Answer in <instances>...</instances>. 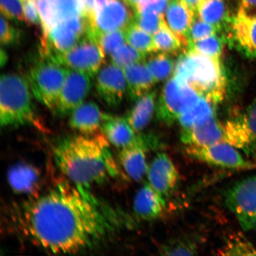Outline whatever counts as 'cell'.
<instances>
[{"mask_svg": "<svg viewBox=\"0 0 256 256\" xmlns=\"http://www.w3.org/2000/svg\"><path fill=\"white\" fill-rule=\"evenodd\" d=\"M94 39L103 50L105 55L111 56L118 48L126 42L124 30H116L88 35Z\"/></svg>", "mask_w": 256, "mask_h": 256, "instance_id": "cell-35", "label": "cell"}, {"mask_svg": "<svg viewBox=\"0 0 256 256\" xmlns=\"http://www.w3.org/2000/svg\"><path fill=\"white\" fill-rule=\"evenodd\" d=\"M226 42V38L224 36H220L216 34L188 44V50L220 58Z\"/></svg>", "mask_w": 256, "mask_h": 256, "instance_id": "cell-30", "label": "cell"}, {"mask_svg": "<svg viewBox=\"0 0 256 256\" xmlns=\"http://www.w3.org/2000/svg\"><path fill=\"white\" fill-rule=\"evenodd\" d=\"M224 142L244 152L256 153V99L244 114L224 124Z\"/></svg>", "mask_w": 256, "mask_h": 256, "instance_id": "cell-11", "label": "cell"}, {"mask_svg": "<svg viewBox=\"0 0 256 256\" xmlns=\"http://www.w3.org/2000/svg\"><path fill=\"white\" fill-rule=\"evenodd\" d=\"M156 51L168 54H177L184 47L180 40L170 28L166 22L153 34Z\"/></svg>", "mask_w": 256, "mask_h": 256, "instance_id": "cell-29", "label": "cell"}, {"mask_svg": "<svg viewBox=\"0 0 256 256\" xmlns=\"http://www.w3.org/2000/svg\"><path fill=\"white\" fill-rule=\"evenodd\" d=\"M130 7L132 8L134 10H136L139 6L142 4L143 3L148 1V0H124Z\"/></svg>", "mask_w": 256, "mask_h": 256, "instance_id": "cell-45", "label": "cell"}, {"mask_svg": "<svg viewBox=\"0 0 256 256\" xmlns=\"http://www.w3.org/2000/svg\"><path fill=\"white\" fill-rule=\"evenodd\" d=\"M146 56L130 44H124L112 54V64L124 69L132 64L144 62Z\"/></svg>", "mask_w": 256, "mask_h": 256, "instance_id": "cell-36", "label": "cell"}, {"mask_svg": "<svg viewBox=\"0 0 256 256\" xmlns=\"http://www.w3.org/2000/svg\"><path fill=\"white\" fill-rule=\"evenodd\" d=\"M123 70L127 82V90L132 99H138L149 92L156 82L144 62L132 64Z\"/></svg>", "mask_w": 256, "mask_h": 256, "instance_id": "cell-24", "label": "cell"}, {"mask_svg": "<svg viewBox=\"0 0 256 256\" xmlns=\"http://www.w3.org/2000/svg\"><path fill=\"white\" fill-rule=\"evenodd\" d=\"M4 16H1V36L0 42L2 46H12L18 43L20 39V33L8 23Z\"/></svg>", "mask_w": 256, "mask_h": 256, "instance_id": "cell-40", "label": "cell"}, {"mask_svg": "<svg viewBox=\"0 0 256 256\" xmlns=\"http://www.w3.org/2000/svg\"><path fill=\"white\" fill-rule=\"evenodd\" d=\"M18 228L34 244L54 254H73L100 242L119 217L87 188L60 184L24 202L14 213Z\"/></svg>", "mask_w": 256, "mask_h": 256, "instance_id": "cell-1", "label": "cell"}, {"mask_svg": "<svg viewBox=\"0 0 256 256\" xmlns=\"http://www.w3.org/2000/svg\"><path fill=\"white\" fill-rule=\"evenodd\" d=\"M22 3L26 23L30 25L40 24V18L36 0H24Z\"/></svg>", "mask_w": 256, "mask_h": 256, "instance_id": "cell-41", "label": "cell"}, {"mask_svg": "<svg viewBox=\"0 0 256 256\" xmlns=\"http://www.w3.org/2000/svg\"><path fill=\"white\" fill-rule=\"evenodd\" d=\"M219 32L220 31L216 26L202 20L196 14L188 33V46L195 42L218 34Z\"/></svg>", "mask_w": 256, "mask_h": 256, "instance_id": "cell-38", "label": "cell"}, {"mask_svg": "<svg viewBox=\"0 0 256 256\" xmlns=\"http://www.w3.org/2000/svg\"><path fill=\"white\" fill-rule=\"evenodd\" d=\"M22 0H1L2 14L9 20L17 22L24 21L23 3Z\"/></svg>", "mask_w": 256, "mask_h": 256, "instance_id": "cell-39", "label": "cell"}, {"mask_svg": "<svg viewBox=\"0 0 256 256\" xmlns=\"http://www.w3.org/2000/svg\"><path fill=\"white\" fill-rule=\"evenodd\" d=\"M23 1H24V0H22V2H23Z\"/></svg>", "mask_w": 256, "mask_h": 256, "instance_id": "cell-47", "label": "cell"}, {"mask_svg": "<svg viewBox=\"0 0 256 256\" xmlns=\"http://www.w3.org/2000/svg\"><path fill=\"white\" fill-rule=\"evenodd\" d=\"M196 243L187 239H177L166 243L160 252L162 255H194L196 254Z\"/></svg>", "mask_w": 256, "mask_h": 256, "instance_id": "cell-37", "label": "cell"}, {"mask_svg": "<svg viewBox=\"0 0 256 256\" xmlns=\"http://www.w3.org/2000/svg\"><path fill=\"white\" fill-rule=\"evenodd\" d=\"M104 114L94 102H86L80 105L70 114L69 123L72 129L80 133L92 135L97 133L100 128Z\"/></svg>", "mask_w": 256, "mask_h": 256, "instance_id": "cell-23", "label": "cell"}, {"mask_svg": "<svg viewBox=\"0 0 256 256\" xmlns=\"http://www.w3.org/2000/svg\"><path fill=\"white\" fill-rule=\"evenodd\" d=\"M91 78L87 74L67 68L65 82L54 112L60 116H65L81 105L91 91Z\"/></svg>", "mask_w": 256, "mask_h": 256, "instance_id": "cell-13", "label": "cell"}, {"mask_svg": "<svg viewBox=\"0 0 256 256\" xmlns=\"http://www.w3.org/2000/svg\"><path fill=\"white\" fill-rule=\"evenodd\" d=\"M220 252L222 255L256 256V248L244 236L236 234L227 238Z\"/></svg>", "mask_w": 256, "mask_h": 256, "instance_id": "cell-34", "label": "cell"}, {"mask_svg": "<svg viewBox=\"0 0 256 256\" xmlns=\"http://www.w3.org/2000/svg\"><path fill=\"white\" fill-rule=\"evenodd\" d=\"M224 133V124L220 123L216 116H214L190 129L184 130L181 140L188 146H209L223 142Z\"/></svg>", "mask_w": 256, "mask_h": 256, "instance_id": "cell-19", "label": "cell"}, {"mask_svg": "<svg viewBox=\"0 0 256 256\" xmlns=\"http://www.w3.org/2000/svg\"><path fill=\"white\" fill-rule=\"evenodd\" d=\"M87 27V20L82 16L58 22L42 40V58L50 60L57 54L71 50L84 36Z\"/></svg>", "mask_w": 256, "mask_h": 256, "instance_id": "cell-8", "label": "cell"}, {"mask_svg": "<svg viewBox=\"0 0 256 256\" xmlns=\"http://www.w3.org/2000/svg\"><path fill=\"white\" fill-rule=\"evenodd\" d=\"M129 5L122 0H108L102 7L86 18V34L94 35L116 30H126L134 21Z\"/></svg>", "mask_w": 256, "mask_h": 256, "instance_id": "cell-10", "label": "cell"}, {"mask_svg": "<svg viewBox=\"0 0 256 256\" xmlns=\"http://www.w3.org/2000/svg\"><path fill=\"white\" fill-rule=\"evenodd\" d=\"M216 105L212 101L200 96L196 104L182 114L178 120L184 130L190 129L202 122L216 116Z\"/></svg>", "mask_w": 256, "mask_h": 256, "instance_id": "cell-27", "label": "cell"}, {"mask_svg": "<svg viewBox=\"0 0 256 256\" xmlns=\"http://www.w3.org/2000/svg\"><path fill=\"white\" fill-rule=\"evenodd\" d=\"M148 183L165 198L174 191L178 184L179 174L172 160L165 153H158L148 166Z\"/></svg>", "mask_w": 256, "mask_h": 256, "instance_id": "cell-17", "label": "cell"}, {"mask_svg": "<svg viewBox=\"0 0 256 256\" xmlns=\"http://www.w3.org/2000/svg\"><path fill=\"white\" fill-rule=\"evenodd\" d=\"M48 1L50 3L55 14L56 24L76 16H84L82 0H48Z\"/></svg>", "mask_w": 256, "mask_h": 256, "instance_id": "cell-33", "label": "cell"}, {"mask_svg": "<svg viewBox=\"0 0 256 256\" xmlns=\"http://www.w3.org/2000/svg\"><path fill=\"white\" fill-rule=\"evenodd\" d=\"M8 62V56L6 54V51L2 48L1 50H0V65L2 67L5 66V64Z\"/></svg>", "mask_w": 256, "mask_h": 256, "instance_id": "cell-46", "label": "cell"}, {"mask_svg": "<svg viewBox=\"0 0 256 256\" xmlns=\"http://www.w3.org/2000/svg\"><path fill=\"white\" fill-rule=\"evenodd\" d=\"M94 0H82L83 14L85 18H88L92 14L94 8Z\"/></svg>", "mask_w": 256, "mask_h": 256, "instance_id": "cell-42", "label": "cell"}, {"mask_svg": "<svg viewBox=\"0 0 256 256\" xmlns=\"http://www.w3.org/2000/svg\"><path fill=\"white\" fill-rule=\"evenodd\" d=\"M230 28L232 39L240 52L256 59V10H245L239 8Z\"/></svg>", "mask_w": 256, "mask_h": 256, "instance_id": "cell-16", "label": "cell"}, {"mask_svg": "<svg viewBox=\"0 0 256 256\" xmlns=\"http://www.w3.org/2000/svg\"><path fill=\"white\" fill-rule=\"evenodd\" d=\"M166 208V201L149 183H145L138 191L134 201L136 215L145 220L161 216Z\"/></svg>", "mask_w": 256, "mask_h": 256, "instance_id": "cell-22", "label": "cell"}, {"mask_svg": "<svg viewBox=\"0 0 256 256\" xmlns=\"http://www.w3.org/2000/svg\"><path fill=\"white\" fill-rule=\"evenodd\" d=\"M186 152L192 158L216 167L233 170L252 167V163L243 158L238 149L225 142L206 146H188Z\"/></svg>", "mask_w": 256, "mask_h": 256, "instance_id": "cell-12", "label": "cell"}, {"mask_svg": "<svg viewBox=\"0 0 256 256\" xmlns=\"http://www.w3.org/2000/svg\"><path fill=\"white\" fill-rule=\"evenodd\" d=\"M108 142L104 133L66 138L54 147V162L74 185L88 190L120 174Z\"/></svg>", "mask_w": 256, "mask_h": 256, "instance_id": "cell-2", "label": "cell"}, {"mask_svg": "<svg viewBox=\"0 0 256 256\" xmlns=\"http://www.w3.org/2000/svg\"><path fill=\"white\" fill-rule=\"evenodd\" d=\"M96 87L99 96L108 106H117L127 90L124 70L113 64L104 66L98 73Z\"/></svg>", "mask_w": 256, "mask_h": 256, "instance_id": "cell-15", "label": "cell"}, {"mask_svg": "<svg viewBox=\"0 0 256 256\" xmlns=\"http://www.w3.org/2000/svg\"><path fill=\"white\" fill-rule=\"evenodd\" d=\"M66 72L65 67L42 58L28 74V81L34 98L53 111L56 110Z\"/></svg>", "mask_w": 256, "mask_h": 256, "instance_id": "cell-5", "label": "cell"}, {"mask_svg": "<svg viewBox=\"0 0 256 256\" xmlns=\"http://www.w3.org/2000/svg\"><path fill=\"white\" fill-rule=\"evenodd\" d=\"M100 129L108 142L121 149L140 142L144 135L138 134L126 118L104 114Z\"/></svg>", "mask_w": 256, "mask_h": 256, "instance_id": "cell-18", "label": "cell"}, {"mask_svg": "<svg viewBox=\"0 0 256 256\" xmlns=\"http://www.w3.org/2000/svg\"><path fill=\"white\" fill-rule=\"evenodd\" d=\"M124 34L126 42L144 55L158 52L152 34L142 30L135 20L128 26Z\"/></svg>", "mask_w": 256, "mask_h": 256, "instance_id": "cell-28", "label": "cell"}, {"mask_svg": "<svg viewBox=\"0 0 256 256\" xmlns=\"http://www.w3.org/2000/svg\"><path fill=\"white\" fill-rule=\"evenodd\" d=\"M104 56L105 54L98 44L85 34L71 50L57 54L50 60L66 68L87 74L92 78L100 71Z\"/></svg>", "mask_w": 256, "mask_h": 256, "instance_id": "cell-9", "label": "cell"}, {"mask_svg": "<svg viewBox=\"0 0 256 256\" xmlns=\"http://www.w3.org/2000/svg\"><path fill=\"white\" fill-rule=\"evenodd\" d=\"M28 81L16 74H4L0 79V124L2 127L40 126L32 104Z\"/></svg>", "mask_w": 256, "mask_h": 256, "instance_id": "cell-4", "label": "cell"}, {"mask_svg": "<svg viewBox=\"0 0 256 256\" xmlns=\"http://www.w3.org/2000/svg\"><path fill=\"white\" fill-rule=\"evenodd\" d=\"M158 146L156 138L144 136L138 142L120 149V162L124 172L129 177L136 182L142 180L147 174L148 166L146 164V152L149 149Z\"/></svg>", "mask_w": 256, "mask_h": 256, "instance_id": "cell-14", "label": "cell"}, {"mask_svg": "<svg viewBox=\"0 0 256 256\" xmlns=\"http://www.w3.org/2000/svg\"><path fill=\"white\" fill-rule=\"evenodd\" d=\"M174 76L216 104L222 101L226 94V78L220 58L188 50L176 62Z\"/></svg>", "mask_w": 256, "mask_h": 256, "instance_id": "cell-3", "label": "cell"}, {"mask_svg": "<svg viewBox=\"0 0 256 256\" xmlns=\"http://www.w3.org/2000/svg\"><path fill=\"white\" fill-rule=\"evenodd\" d=\"M8 180L10 187L16 194L33 195L40 188L39 170L30 163H16L9 168Z\"/></svg>", "mask_w": 256, "mask_h": 256, "instance_id": "cell-20", "label": "cell"}, {"mask_svg": "<svg viewBox=\"0 0 256 256\" xmlns=\"http://www.w3.org/2000/svg\"><path fill=\"white\" fill-rule=\"evenodd\" d=\"M165 14L166 24L184 46H188V33L196 14L182 0H170Z\"/></svg>", "mask_w": 256, "mask_h": 256, "instance_id": "cell-21", "label": "cell"}, {"mask_svg": "<svg viewBox=\"0 0 256 256\" xmlns=\"http://www.w3.org/2000/svg\"><path fill=\"white\" fill-rule=\"evenodd\" d=\"M155 92H149L137 99L126 117L136 132L145 129L151 121L156 104Z\"/></svg>", "mask_w": 256, "mask_h": 256, "instance_id": "cell-26", "label": "cell"}, {"mask_svg": "<svg viewBox=\"0 0 256 256\" xmlns=\"http://www.w3.org/2000/svg\"><path fill=\"white\" fill-rule=\"evenodd\" d=\"M228 209L246 232H256V176L236 182L225 195Z\"/></svg>", "mask_w": 256, "mask_h": 256, "instance_id": "cell-7", "label": "cell"}, {"mask_svg": "<svg viewBox=\"0 0 256 256\" xmlns=\"http://www.w3.org/2000/svg\"><path fill=\"white\" fill-rule=\"evenodd\" d=\"M196 14L220 31L230 27L233 18L230 14L226 0H204Z\"/></svg>", "mask_w": 256, "mask_h": 256, "instance_id": "cell-25", "label": "cell"}, {"mask_svg": "<svg viewBox=\"0 0 256 256\" xmlns=\"http://www.w3.org/2000/svg\"><path fill=\"white\" fill-rule=\"evenodd\" d=\"M200 98V95L188 82L174 76L166 82L160 96L156 107L158 117L166 124L174 123L193 108Z\"/></svg>", "mask_w": 256, "mask_h": 256, "instance_id": "cell-6", "label": "cell"}, {"mask_svg": "<svg viewBox=\"0 0 256 256\" xmlns=\"http://www.w3.org/2000/svg\"><path fill=\"white\" fill-rule=\"evenodd\" d=\"M240 8L246 10H256V0H241Z\"/></svg>", "mask_w": 256, "mask_h": 256, "instance_id": "cell-43", "label": "cell"}, {"mask_svg": "<svg viewBox=\"0 0 256 256\" xmlns=\"http://www.w3.org/2000/svg\"><path fill=\"white\" fill-rule=\"evenodd\" d=\"M134 20L142 30L151 34L158 32L164 24V15L146 8H137L134 10Z\"/></svg>", "mask_w": 256, "mask_h": 256, "instance_id": "cell-32", "label": "cell"}, {"mask_svg": "<svg viewBox=\"0 0 256 256\" xmlns=\"http://www.w3.org/2000/svg\"><path fill=\"white\" fill-rule=\"evenodd\" d=\"M192 11L196 14L198 8L204 0H182Z\"/></svg>", "mask_w": 256, "mask_h": 256, "instance_id": "cell-44", "label": "cell"}, {"mask_svg": "<svg viewBox=\"0 0 256 256\" xmlns=\"http://www.w3.org/2000/svg\"><path fill=\"white\" fill-rule=\"evenodd\" d=\"M146 64L156 82L167 79L174 71L175 66L169 54L163 52L150 56Z\"/></svg>", "mask_w": 256, "mask_h": 256, "instance_id": "cell-31", "label": "cell"}]
</instances>
